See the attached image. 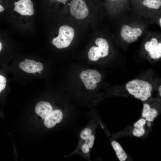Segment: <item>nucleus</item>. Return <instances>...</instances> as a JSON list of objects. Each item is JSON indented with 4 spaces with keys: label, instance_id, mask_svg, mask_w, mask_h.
I'll use <instances>...</instances> for the list:
<instances>
[{
    "label": "nucleus",
    "instance_id": "obj_12",
    "mask_svg": "<svg viewBox=\"0 0 161 161\" xmlns=\"http://www.w3.org/2000/svg\"><path fill=\"white\" fill-rule=\"evenodd\" d=\"M158 114L157 111L155 109L151 108L149 104H144L141 116L145 118L146 120L149 122L153 121Z\"/></svg>",
    "mask_w": 161,
    "mask_h": 161
},
{
    "label": "nucleus",
    "instance_id": "obj_27",
    "mask_svg": "<svg viewBox=\"0 0 161 161\" xmlns=\"http://www.w3.org/2000/svg\"></svg>",
    "mask_w": 161,
    "mask_h": 161
},
{
    "label": "nucleus",
    "instance_id": "obj_2",
    "mask_svg": "<svg viewBox=\"0 0 161 161\" xmlns=\"http://www.w3.org/2000/svg\"><path fill=\"white\" fill-rule=\"evenodd\" d=\"M126 88L130 94L143 101L151 96L153 89L152 86L149 82L139 79L129 81L126 84Z\"/></svg>",
    "mask_w": 161,
    "mask_h": 161
},
{
    "label": "nucleus",
    "instance_id": "obj_23",
    "mask_svg": "<svg viewBox=\"0 0 161 161\" xmlns=\"http://www.w3.org/2000/svg\"><path fill=\"white\" fill-rule=\"evenodd\" d=\"M151 40L156 42H158V40L157 39L154 38H152L151 39Z\"/></svg>",
    "mask_w": 161,
    "mask_h": 161
},
{
    "label": "nucleus",
    "instance_id": "obj_5",
    "mask_svg": "<svg viewBox=\"0 0 161 161\" xmlns=\"http://www.w3.org/2000/svg\"><path fill=\"white\" fill-rule=\"evenodd\" d=\"M80 78L87 89L93 90L97 86V83L100 81L101 75L96 70L88 69L81 73Z\"/></svg>",
    "mask_w": 161,
    "mask_h": 161
},
{
    "label": "nucleus",
    "instance_id": "obj_7",
    "mask_svg": "<svg viewBox=\"0 0 161 161\" xmlns=\"http://www.w3.org/2000/svg\"><path fill=\"white\" fill-rule=\"evenodd\" d=\"M66 114L61 109L54 110L44 119V124L47 128H52L64 120Z\"/></svg>",
    "mask_w": 161,
    "mask_h": 161
},
{
    "label": "nucleus",
    "instance_id": "obj_8",
    "mask_svg": "<svg viewBox=\"0 0 161 161\" xmlns=\"http://www.w3.org/2000/svg\"><path fill=\"white\" fill-rule=\"evenodd\" d=\"M14 10L22 15L32 16L34 13L31 0H20L14 3Z\"/></svg>",
    "mask_w": 161,
    "mask_h": 161
},
{
    "label": "nucleus",
    "instance_id": "obj_3",
    "mask_svg": "<svg viewBox=\"0 0 161 161\" xmlns=\"http://www.w3.org/2000/svg\"><path fill=\"white\" fill-rule=\"evenodd\" d=\"M74 35L72 28L68 25L62 26L59 29L58 36L52 39V43L59 49L67 47L71 43Z\"/></svg>",
    "mask_w": 161,
    "mask_h": 161
},
{
    "label": "nucleus",
    "instance_id": "obj_24",
    "mask_svg": "<svg viewBox=\"0 0 161 161\" xmlns=\"http://www.w3.org/2000/svg\"><path fill=\"white\" fill-rule=\"evenodd\" d=\"M151 124L150 122L148 121L147 123V125L148 127H150L151 126Z\"/></svg>",
    "mask_w": 161,
    "mask_h": 161
},
{
    "label": "nucleus",
    "instance_id": "obj_13",
    "mask_svg": "<svg viewBox=\"0 0 161 161\" xmlns=\"http://www.w3.org/2000/svg\"><path fill=\"white\" fill-rule=\"evenodd\" d=\"M146 121L145 119L141 118L134 124V128L132 132L134 136L140 137L144 134L145 131L144 126L146 123Z\"/></svg>",
    "mask_w": 161,
    "mask_h": 161
},
{
    "label": "nucleus",
    "instance_id": "obj_11",
    "mask_svg": "<svg viewBox=\"0 0 161 161\" xmlns=\"http://www.w3.org/2000/svg\"><path fill=\"white\" fill-rule=\"evenodd\" d=\"M53 110L50 104L47 102L41 101L36 105L35 111L36 114L44 119Z\"/></svg>",
    "mask_w": 161,
    "mask_h": 161
},
{
    "label": "nucleus",
    "instance_id": "obj_19",
    "mask_svg": "<svg viewBox=\"0 0 161 161\" xmlns=\"http://www.w3.org/2000/svg\"><path fill=\"white\" fill-rule=\"evenodd\" d=\"M140 29L137 27L134 28H132V32H137Z\"/></svg>",
    "mask_w": 161,
    "mask_h": 161
},
{
    "label": "nucleus",
    "instance_id": "obj_10",
    "mask_svg": "<svg viewBox=\"0 0 161 161\" xmlns=\"http://www.w3.org/2000/svg\"><path fill=\"white\" fill-rule=\"evenodd\" d=\"M145 50L149 52L151 57L153 59H157L161 57V43H158L151 40L146 42L145 45Z\"/></svg>",
    "mask_w": 161,
    "mask_h": 161
},
{
    "label": "nucleus",
    "instance_id": "obj_28",
    "mask_svg": "<svg viewBox=\"0 0 161 161\" xmlns=\"http://www.w3.org/2000/svg\"><path fill=\"white\" fill-rule=\"evenodd\" d=\"M140 0V1H141V0Z\"/></svg>",
    "mask_w": 161,
    "mask_h": 161
},
{
    "label": "nucleus",
    "instance_id": "obj_16",
    "mask_svg": "<svg viewBox=\"0 0 161 161\" xmlns=\"http://www.w3.org/2000/svg\"><path fill=\"white\" fill-rule=\"evenodd\" d=\"M6 83V78L4 76L0 75V93L5 88Z\"/></svg>",
    "mask_w": 161,
    "mask_h": 161
},
{
    "label": "nucleus",
    "instance_id": "obj_15",
    "mask_svg": "<svg viewBox=\"0 0 161 161\" xmlns=\"http://www.w3.org/2000/svg\"><path fill=\"white\" fill-rule=\"evenodd\" d=\"M142 4L149 8L158 9L161 6V0H143Z\"/></svg>",
    "mask_w": 161,
    "mask_h": 161
},
{
    "label": "nucleus",
    "instance_id": "obj_21",
    "mask_svg": "<svg viewBox=\"0 0 161 161\" xmlns=\"http://www.w3.org/2000/svg\"><path fill=\"white\" fill-rule=\"evenodd\" d=\"M57 0L60 2H64L67 1L68 0Z\"/></svg>",
    "mask_w": 161,
    "mask_h": 161
},
{
    "label": "nucleus",
    "instance_id": "obj_26",
    "mask_svg": "<svg viewBox=\"0 0 161 161\" xmlns=\"http://www.w3.org/2000/svg\"><path fill=\"white\" fill-rule=\"evenodd\" d=\"M159 22H160V27H161V18L160 19Z\"/></svg>",
    "mask_w": 161,
    "mask_h": 161
},
{
    "label": "nucleus",
    "instance_id": "obj_22",
    "mask_svg": "<svg viewBox=\"0 0 161 161\" xmlns=\"http://www.w3.org/2000/svg\"><path fill=\"white\" fill-rule=\"evenodd\" d=\"M159 95L161 96V86H160L159 88Z\"/></svg>",
    "mask_w": 161,
    "mask_h": 161
},
{
    "label": "nucleus",
    "instance_id": "obj_18",
    "mask_svg": "<svg viewBox=\"0 0 161 161\" xmlns=\"http://www.w3.org/2000/svg\"><path fill=\"white\" fill-rule=\"evenodd\" d=\"M120 35L121 37L123 38H124L126 37L127 36H128V35L124 34L122 30H121L120 32Z\"/></svg>",
    "mask_w": 161,
    "mask_h": 161
},
{
    "label": "nucleus",
    "instance_id": "obj_20",
    "mask_svg": "<svg viewBox=\"0 0 161 161\" xmlns=\"http://www.w3.org/2000/svg\"><path fill=\"white\" fill-rule=\"evenodd\" d=\"M4 10V7L1 5H0V12H2Z\"/></svg>",
    "mask_w": 161,
    "mask_h": 161
},
{
    "label": "nucleus",
    "instance_id": "obj_25",
    "mask_svg": "<svg viewBox=\"0 0 161 161\" xmlns=\"http://www.w3.org/2000/svg\"><path fill=\"white\" fill-rule=\"evenodd\" d=\"M1 49H2V44L1 42L0 41V51H1Z\"/></svg>",
    "mask_w": 161,
    "mask_h": 161
},
{
    "label": "nucleus",
    "instance_id": "obj_4",
    "mask_svg": "<svg viewBox=\"0 0 161 161\" xmlns=\"http://www.w3.org/2000/svg\"><path fill=\"white\" fill-rule=\"evenodd\" d=\"M95 43L98 47H91L88 53L89 59L93 61H97L100 58L107 56L109 49L107 41L104 38H98L96 39Z\"/></svg>",
    "mask_w": 161,
    "mask_h": 161
},
{
    "label": "nucleus",
    "instance_id": "obj_1",
    "mask_svg": "<svg viewBox=\"0 0 161 161\" xmlns=\"http://www.w3.org/2000/svg\"><path fill=\"white\" fill-rule=\"evenodd\" d=\"M78 146L70 155L74 154L80 155L85 158H89L90 152L93 147L95 139L93 129L88 124L80 132L78 136Z\"/></svg>",
    "mask_w": 161,
    "mask_h": 161
},
{
    "label": "nucleus",
    "instance_id": "obj_17",
    "mask_svg": "<svg viewBox=\"0 0 161 161\" xmlns=\"http://www.w3.org/2000/svg\"><path fill=\"white\" fill-rule=\"evenodd\" d=\"M127 43H130L133 42L132 37L128 36L125 41Z\"/></svg>",
    "mask_w": 161,
    "mask_h": 161
},
{
    "label": "nucleus",
    "instance_id": "obj_6",
    "mask_svg": "<svg viewBox=\"0 0 161 161\" xmlns=\"http://www.w3.org/2000/svg\"><path fill=\"white\" fill-rule=\"evenodd\" d=\"M70 9L72 15L78 19L85 18L89 13L88 7L84 0H72Z\"/></svg>",
    "mask_w": 161,
    "mask_h": 161
},
{
    "label": "nucleus",
    "instance_id": "obj_14",
    "mask_svg": "<svg viewBox=\"0 0 161 161\" xmlns=\"http://www.w3.org/2000/svg\"><path fill=\"white\" fill-rule=\"evenodd\" d=\"M111 144L119 160L125 161L128 156L120 144L115 141H112Z\"/></svg>",
    "mask_w": 161,
    "mask_h": 161
},
{
    "label": "nucleus",
    "instance_id": "obj_9",
    "mask_svg": "<svg viewBox=\"0 0 161 161\" xmlns=\"http://www.w3.org/2000/svg\"><path fill=\"white\" fill-rule=\"evenodd\" d=\"M19 66L22 70L30 73L41 72L44 69L43 66L41 63L27 59H25V61L20 62Z\"/></svg>",
    "mask_w": 161,
    "mask_h": 161
}]
</instances>
